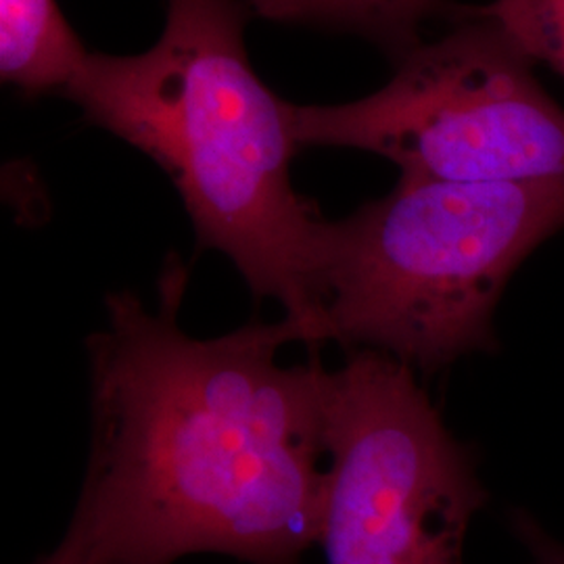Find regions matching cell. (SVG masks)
I'll list each match as a JSON object with an SVG mask.
<instances>
[{"label":"cell","mask_w":564,"mask_h":564,"mask_svg":"<svg viewBox=\"0 0 564 564\" xmlns=\"http://www.w3.org/2000/svg\"><path fill=\"white\" fill-rule=\"evenodd\" d=\"M300 147L360 149L402 176L466 184L564 182V109L491 21L464 11L375 95L291 109Z\"/></svg>","instance_id":"obj_4"},{"label":"cell","mask_w":564,"mask_h":564,"mask_svg":"<svg viewBox=\"0 0 564 564\" xmlns=\"http://www.w3.org/2000/svg\"><path fill=\"white\" fill-rule=\"evenodd\" d=\"M328 564H466L487 502L477 454L456 440L416 372L379 351H349L328 372Z\"/></svg>","instance_id":"obj_5"},{"label":"cell","mask_w":564,"mask_h":564,"mask_svg":"<svg viewBox=\"0 0 564 564\" xmlns=\"http://www.w3.org/2000/svg\"><path fill=\"white\" fill-rule=\"evenodd\" d=\"M510 523L524 550L531 554V563L564 564V544L552 538L529 512L517 510L510 517Z\"/></svg>","instance_id":"obj_9"},{"label":"cell","mask_w":564,"mask_h":564,"mask_svg":"<svg viewBox=\"0 0 564 564\" xmlns=\"http://www.w3.org/2000/svg\"><path fill=\"white\" fill-rule=\"evenodd\" d=\"M34 564H95V561L80 531L74 524H69L59 545L48 554H44Z\"/></svg>","instance_id":"obj_10"},{"label":"cell","mask_w":564,"mask_h":564,"mask_svg":"<svg viewBox=\"0 0 564 564\" xmlns=\"http://www.w3.org/2000/svg\"><path fill=\"white\" fill-rule=\"evenodd\" d=\"M241 0H170L162 39L141 55H88L67 97L141 149L176 184L203 249L237 265L256 300H276L307 347L326 343V224L291 182L300 142L291 102L247 59Z\"/></svg>","instance_id":"obj_2"},{"label":"cell","mask_w":564,"mask_h":564,"mask_svg":"<svg viewBox=\"0 0 564 564\" xmlns=\"http://www.w3.org/2000/svg\"><path fill=\"white\" fill-rule=\"evenodd\" d=\"M186 281L172 258L155 307L128 289L105 300L86 339L90 454L69 524L95 564H302L328 496V370L316 354L279 364L284 345L307 347L286 316L186 335Z\"/></svg>","instance_id":"obj_1"},{"label":"cell","mask_w":564,"mask_h":564,"mask_svg":"<svg viewBox=\"0 0 564 564\" xmlns=\"http://www.w3.org/2000/svg\"><path fill=\"white\" fill-rule=\"evenodd\" d=\"M55 0H0V72L28 95L63 90L88 59Z\"/></svg>","instance_id":"obj_6"},{"label":"cell","mask_w":564,"mask_h":564,"mask_svg":"<svg viewBox=\"0 0 564 564\" xmlns=\"http://www.w3.org/2000/svg\"><path fill=\"white\" fill-rule=\"evenodd\" d=\"M256 15L356 32L395 61L421 44L424 23L458 7L447 0H247Z\"/></svg>","instance_id":"obj_7"},{"label":"cell","mask_w":564,"mask_h":564,"mask_svg":"<svg viewBox=\"0 0 564 564\" xmlns=\"http://www.w3.org/2000/svg\"><path fill=\"white\" fill-rule=\"evenodd\" d=\"M564 230V182L466 184L400 176L326 224V343L424 375L498 351L496 310L519 265Z\"/></svg>","instance_id":"obj_3"},{"label":"cell","mask_w":564,"mask_h":564,"mask_svg":"<svg viewBox=\"0 0 564 564\" xmlns=\"http://www.w3.org/2000/svg\"><path fill=\"white\" fill-rule=\"evenodd\" d=\"M468 11L498 25L533 65L564 78V0H491Z\"/></svg>","instance_id":"obj_8"}]
</instances>
